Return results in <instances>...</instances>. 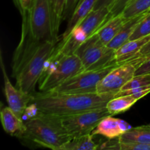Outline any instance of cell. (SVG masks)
Wrapping results in <instances>:
<instances>
[{
	"label": "cell",
	"mask_w": 150,
	"mask_h": 150,
	"mask_svg": "<svg viewBox=\"0 0 150 150\" xmlns=\"http://www.w3.org/2000/svg\"><path fill=\"white\" fill-rule=\"evenodd\" d=\"M136 67L130 62L119 64L111 70L98 83L97 92L113 94L116 96L122 88L136 75Z\"/></svg>",
	"instance_id": "10"
},
{
	"label": "cell",
	"mask_w": 150,
	"mask_h": 150,
	"mask_svg": "<svg viewBox=\"0 0 150 150\" xmlns=\"http://www.w3.org/2000/svg\"><path fill=\"white\" fill-rule=\"evenodd\" d=\"M150 73V59L144 62L142 64H141L139 67L136 68V75H142V74H147Z\"/></svg>",
	"instance_id": "31"
},
{
	"label": "cell",
	"mask_w": 150,
	"mask_h": 150,
	"mask_svg": "<svg viewBox=\"0 0 150 150\" xmlns=\"http://www.w3.org/2000/svg\"><path fill=\"white\" fill-rule=\"evenodd\" d=\"M150 40V35L129 40L116 51V60L117 64H121L133 57Z\"/></svg>",
	"instance_id": "17"
},
{
	"label": "cell",
	"mask_w": 150,
	"mask_h": 150,
	"mask_svg": "<svg viewBox=\"0 0 150 150\" xmlns=\"http://www.w3.org/2000/svg\"><path fill=\"white\" fill-rule=\"evenodd\" d=\"M120 142L150 144V124L130 127L120 138Z\"/></svg>",
	"instance_id": "18"
},
{
	"label": "cell",
	"mask_w": 150,
	"mask_h": 150,
	"mask_svg": "<svg viewBox=\"0 0 150 150\" xmlns=\"http://www.w3.org/2000/svg\"></svg>",
	"instance_id": "35"
},
{
	"label": "cell",
	"mask_w": 150,
	"mask_h": 150,
	"mask_svg": "<svg viewBox=\"0 0 150 150\" xmlns=\"http://www.w3.org/2000/svg\"><path fill=\"white\" fill-rule=\"evenodd\" d=\"M148 12L136 16V17L128 19L125 23V24L123 25V26L120 29V32H118V34L116 35L115 38L107 45V46L110 47V48L117 51L120 47H121L125 42L129 41L130 36H131L133 31L136 29L139 22L144 17V16Z\"/></svg>",
	"instance_id": "15"
},
{
	"label": "cell",
	"mask_w": 150,
	"mask_h": 150,
	"mask_svg": "<svg viewBox=\"0 0 150 150\" xmlns=\"http://www.w3.org/2000/svg\"><path fill=\"white\" fill-rule=\"evenodd\" d=\"M138 100L136 98L129 95L114 97L107 103L105 108L113 116L128 111Z\"/></svg>",
	"instance_id": "19"
},
{
	"label": "cell",
	"mask_w": 150,
	"mask_h": 150,
	"mask_svg": "<svg viewBox=\"0 0 150 150\" xmlns=\"http://www.w3.org/2000/svg\"><path fill=\"white\" fill-rule=\"evenodd\" d=\"M96 1L97 0H81L74 13L68 20L67 27L62 34V40L65 39L70 35L72 30L76 27V25L93 10Z\"/></svg>",
	"instance_id": "16"
},
{
	"label": "cell",
	"mask_w": 150,
	"mask_h": 150,
	"mask_svg": "<svg viewBox=\"0 0 150 150\" xmlns=\"http://www.w3.org/2000/svg\"><path fill=\"white\" fill-rule=\"evenodd\" d=\"M1 70L4 76V93L7 98L8 106L20 118L23 119L25 111L28 105L31 103L33 95L32 94L26 93L23 91L21 90L18 87L13 86L10 82L7 73H6L5 67L3 63L2 57L1 56Z\"/></svg>",
	"instance_id": "11"
},
{
	"label": "cell",
	"mask_w": 150,
	"mask_h": 150,
	"mask_svg": "<svg viewBox=\"0 0 150 150\" xmlns=\"http://www.w3.org/2000/svg\"><path fill=\"white\" fill-rule=\"evenodd\" d=\"M13 3H14L15 6L17 7V9L19 10V12L21 13V14L23 15V8H22L21 0H13Z\"/></svg>",
	"instance_id": "34"
},
{
	"label": "cell",
	"mask_w": 150,
	"mask_h": 150,
	"mask_svg": "<svg viewBox=\"0 0 150 150\" xmlns=\"http://www.w3.org/2000/svg\"><path fill=\"white\" fill-rule=\"evenodd\" d=\"M120 150H150V144L120 142Z\"/></svg>",
	"instance_id": "27"
},
{
	"label": "cell",
	"mask_w": 150,
	"mask_h": 150,
	"mask_svg": "<svg viewBox=\"0 0 150 150\" xmlns=\"http://www.w3.org/2000/svg\"><path fill=\"white\" fill-rule=\"evenodd\" d=\"M111 115L107 108H102L79 114L62 117V122L72 138L91 134L98 123L107 116Z\"/></svg>",
	"instance_id": "9"
},
{
	"label": "cell",
	"mask_w": 150,
	"mask_h": 150,
	"mask_svg": "<svg viewBox=\"0 0 150 150\" xmlns=\"http://www.w3.org/2000/svg\"><path fill=\"white\" fill-rule=\"evenodd\" d=\"M3 129L10 136L22 138L26 131L23 119L20 118L9 106L4 107L0 113Z\"/></svg>",
	"instance_id": "13"
},
{
	"label": "cell",
	"mask_w": 150,
	"mask_h": 150,
	"mask_svg": "<svg viewBox=\"0 0 150 150\" xmlns=\"http://www.w3.org/2000/svg\"><path fill=\"white\" fill-rule=\"evenodd\" d=\"M150 35V10L139 22L129 40L139 39Z\"/></svg>",
	"instance_id": "22"
},
{
	"label": "cell",
	"mask_w": 150,
	"mask_h": 150,
	"mask_svg": "<svg viewBox=\"0 0 150 150\" xmlns=\"http://www.w3.org/2000/svg\"><path fill=\"white\" fill-rule=\"evenodd\" d=\"M118 64L95 70H82L66 80L51 92L57 93H96L98 83Z\"/></svg>",
	"instance_id": "8"
},
{
	"label": "cell",
	"mask_w": 150,
	"mask_h": 150,
	"mask_svg": "<svg viewBox=\"0 0 150 150\" xmlns=\"http://www.w3.org/2000/svg\"><path fill=\"white\" fill-rule=\"evenodd\" d=\"M33 1L34 0H21L22 8H23V13H24L26 10H29V8H30L31 6H32Z\"/></svg>",
	"instance_id": "33"
},
{
	"label": "cell",
	"mask_w": 150,
	"mask_h": 150,
	"mask_svg": "<svg viewBox=\"0 0 150 150\" xmlns=\"http://www.w3.org/2000/svg\"><path fill=\"white\" fill-rule=\"evenodd\" d=\"M57 42H40L30 35L26 20L22 21L21 38L13 59V76L21 90L34 94L47 62L54 54Z\"/></svg>",
	"instance_id": "1"
},
{
	"label": "cell",
	"mask_w": 150,
	"mask_h": 150,
	"mask_svg": "<svg viewBox=\"0 0 150 150\" xmlns=\"http://www.w3.org/2000/svg\"><path fill=\"white\" fill-rule=\"evenodd\" d=\"M115 1L116 0H97L93 10H98V9L103 8V7L109 8Z\"/></svg>",
	"instance_id": "32"
},
{
	"label": "cell",
	"mask_w": 150,
	"mask_h": 150,
	"mask_svg": "<svg viewBox=\"0 0 150 150\" xmlns=\"http://www.w3.org/2000/svg\"><path fill=\"white\" fill-rule=\"evenodd\" d=\"M130 1L131 0H116L113 3L112 5L109 7L111 16H115L119 14H121L124 10L125 7Z\"/></svg>",
	"instance_id": "28"
},
{
	"label": "cell",
	"mask_w": 150,
	"mask_h": 150,
	"mask_svg": "<svg viewBox=\"0 0 150 150\" xmlns=\"http://www.w3.org/2000/svg\"><path fill=\"white\" fill-rule=\"evenodd\" d=\"M112 17L108 7L93 10L72 30L70 35L57 45L54 54H73L82 43L96 33L106 21Z\"/></svg>",
	"instance_id": "5"
},
{
	"label": "cell",
	"mask_w": 150,
	"mask_h": 150,
	"mask_svg": "<svg viewBox=\"0 0 150 150\" xmlns=\"http://www.w3.org/2000/svg\"><path fill=\"white\" fill-rule=\"evenodd\" d=\"M149 59H150V40L139 51V53L124 62L131 63L137 68L141 64Z\"/></svg>",
	"instance_id": "24"
},
{
	"label": "cell",
	"mask_w": 150,
	"mask_h": 150,
	"mask_svg": "<svg viewBox=\"0 0 150 150\" xmlns=\"http://www.w3.org/2000/svg\"><path fill=\"white\" fill-rule=\"evenodd\" d=\"M24 122L26 131L22 138L29 139L40 146L61 150L62 146L72 139L59 116L39 111Z\"/></svg>",
	"instance_id": "3"
},
{
	"label": "cell",
	"mask_w": 150,
	"mask_h": 150,
	"mask_svg": "<svg viewBox=\"0 0 150 150\" xmlns=\"http://www.w3.org/2000/svg\"><path fill=\"white\" fill-rule=\"evenodd\" d=\"M150 10V0H131L122 14L127 20Z\"/></svg>",
	"instance_id": "21"
},
{
	"label": "cell",
	"mask_w": 150,
	"mask_h": 150,
	"mask_svg": "<svg viewBox=\"0 0 150 150\" xmlns=\"http://www.w3.org/2000/svg\"><path fill=\"white\" fill-rule=\"evenodd\" d=\"M51 2L55 16L56 22L59 27L60 23L62 20H63V15H64L67 0H51Z\"/></svg>",
	"instance_id": "25"
},
{
	"label": "cell",
	"mask_w": 150,
	"mask_h": 150,
	"mask_svg": "<svg viewBox=\"0 0 150 150\" xmlns=\"http://www.w3.org/2000/svg\"><path fill=\"white\" fill-rule=\"evenodd\" d=\"M93 135L72 138L65 144L62 146L61 150H95L98 149L99 144L93 140Z\"/></svg>",
	"instance_id": "20"
},
{
	"label": "cell",
	"mask_w": 150,
	"mask_h": 150,
	"mask_svg": "<svg viewBox=\"0 0 150 150\" xmlns=\"http://www.w3.org/2000/svg\"><path fill=\"white\" fill-rule=\"evenodd\" d=\"M31 103L38 111L51 115L65 117L85 111L105 108L113 94L57 93L54 92H35Z\"/></svg>",
	"instance_id": "2"
},
{
	"label": "cell",
	"mask_w": 150,
	"mask_h": 150,
	"mask_svg": "<svg viewBox=\"0 0 150 150\" xmlns=\"http://www.w3.org/2000/svg\"><path fill=\"white\" fill-rule=\"evenodd\" d=\"M150 93V86H142V87L136 88V89H129L126 91H121L118 94L116 95L115 97L122 96V95H132L136 99L139 100L141 98H144L146 95Z\"/></svg>",
	"instance_id": "26"
},
{
	"label": "cell",
	"mask_w": 150,
	"mask_h": 150,
	"mask_svg": "<svg viewBox=\"0 0 150 150\" xmlns=\"http://www.w3.org/2000/svg\"><path fill=\"white\" fill-rule=\"evenodd\" d=\"M145 86H150V73L135 76L122 88L121 91L129 90Z\"/></svg>",
	"instance_id": "23"
},
{
	"label": "cell",
	"mask_w": 150,
	"mask_h": 150,
	"mask_svg": "<svg viewBox=\"0 0 150 150\" xmlns=\"http://www.w3.org/2000/svg\"><path fill=\"white\" fill-rule=\"evenodd\" d=\"M81 0H67L65 9H64L63 20H69L74 13Z\"/></svg>",
	"instance_id": "29"
},
{
	"label": "cell",
	"mask_w": 150,
	"mask_h": 150,
	"mask_svg": "<svg viewBox=\"0 0 150 150\" xmlns=\"http://www.w3.org/2000/svg\"><path fill=\"white\" fill-rule=\"evenodd\" d=\"M75 54L81 61L83 70L103 68L117 64L116 50L104 45L97 33L82 43Z\"/></svg>",
	"instance_id": "7"
},
{
	"label": "cell",
	"mask_w": 150,
	"mask_h": 150,
	"mask_svg": "<svg viewBox=\"0 0 150 150\" xmlns=\"http://www.w3.org/2000/svg\"><path fill=\"white\" fill-rule=\"evenodd\" d=\"M120 149V140L117 139H108L107 142L102 144H99L98 149Z\"/></svg>",
	"instance_id": "30"
},
{
	"label": "cell",
	"mask_w": 150,
	"mask_h": 150,
	"mask_svg": "<svg viewBox=\"0 0 150 150\" xmlns=\"http://www.w3.org/2000/svg\"><path fill=\"white\" fill-rule=\"evenodd\" d=\"M127 21L122 13L112 16L111 18L106 21L96 32L101 42L104 45H108L115 38Z\"/></svg>",
	"instance_id": "14"
},
{
	"label": "cell",
	"mask_w": 150,
	"mask_h": 150,
	"mask_svg": "<svg viewBox=\"0 0 150 150\" xmlns=\"http://www.w3.org/2000/svg\"><path fill=\"white\" fill-rule=\"evenodd\" d=\"M130 127H132L131 125L125 120L109 115L104 117L98 123L92 134L93 136H102L107 139H117L120 138Z\"/></svg>",
	"instance_id": "12"
},
{
	"label": "cell",
	"mask_w": 150,
	"mask_h": 150,
	"mask_svg": "<svg viewBox=\"0 0 150 150\" xmlns=\"http://www.w3.org/2000/svg\"><path fill=\"white\" fill-rule=\"evenodd\" d=\"M83 70V64L76 54L51 56L38 84L40 92H51L60 84Z\"/></svg>",
	"instance_id": "6"
},
{
	"label": "cell",
	"mask_w": 150,
	"mask_h": 150,
	"mask_svg": "<svg viewBox=\"0 0 150 150\" xmlns=\"http://www.w3.org/2000/svg\"><path fill=\"white\" fill-rule=\"evenodd\" d=\"M31 36L40 42H58L59 27L56 22L51 0H34L29 10L22 15Z\"/></svg>",
	"instance_id": "4"
}]
</instances>
